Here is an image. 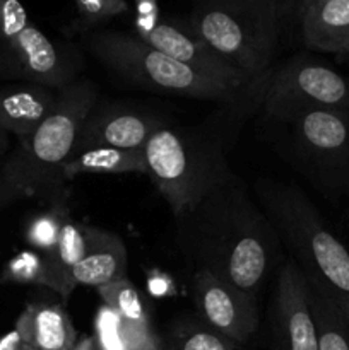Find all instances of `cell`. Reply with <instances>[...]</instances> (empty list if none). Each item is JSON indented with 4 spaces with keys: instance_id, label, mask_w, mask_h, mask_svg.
I'll use <instances>...</instances> for the list:
<instances>
[{
    "instance_id": "6da1fadb",
    "label": "cell",
    "mask_w": 349,
    "mask_h": 350,
    "mask_svg": "<svg viewBox=\"0 0 349 350\" xmlns=\"http://www.w3.org/2000/svg\"><path fill=\"white\" fill-rule=\"evenodd\" d=\"M174 228L178 248L195 270H207L252 296L279 255L272 222L236 173L174 215Z\"/></svg>"
},
{
    "instance_id": "7a4b0ae2",
    "label": "cell",
    "mask_w": 349,
    "mask_h": 350,
    "mask_svg": "<svg viewBox=\"0 0 349 350\" xmlns=\"http://www.w3.org/2000/svg\"><path fill=\"white\" fill-rule=\"evenodd\" d=\"M98 89L88 79H77L58 89L53 111L0 166V208L21 198L65 202L62 166L75 152L79 133L96 106Z\"/></svg>"
},
{
    "instance_id": "3957f363",
    "label": "cell",
    "mask_w": 349,
    "mask_h": 350,
    "mask_svg": "<svg viewBox=\"0 0 349 350\" xmlns=\"http://www.w3.org/2000/svg\"><path fill=\"white\" fill-rule=\"evenodd\" d=\"M260 207L308 284L318 287L349 321V252L307 195L293 185L262 180L255 185Z\"/></svg>"
},
{
    "instance_id": "277c9868",
    "label": "cell",
    "mask_w": 349,
    "mask_h": 350,
    "mask_svg": "<svg viewBox=\"0 0 349 350\" xmlns=\"http://www.w3.org/2000/svg\"><path fill=\"white\" fill-rule=\"evenodd\" d=\"M283 19L274 0H195L188 27L266 92Z\"/></svg>"
},
{
    "instance_id": "5b68a950",
    "label": "cell",
    "mask_w": 349,
    "mask_h": 350,
    "mask_svg": "<svg viewBox=\"0 0 349 350\" xmlns=\"http://www.w3.org/2000/svg\"><path fill=\"white\" fill-rule=\"evenodd\" d=\"M144 156L146 174L173 215L194 207L235 174L218 140L166 122L154 130Z\"/></svg>"
},
{
    "instance_id": "8992f818",
    "label": "cell",
    "mask_w": 349,
    "mask_h": 350,
    "mask_svg": "<svg viewBox=\"0 0 349 350\" xmlns=\"http://www.w3.org/2000/svg\"><path fill=\"white\" fill-rule=\"evenodd\" d=\"M86 46L106 68L151 91L229 105L245 103L248 98H253L197 74L187 65L147 44L135 34L106 29L92 31L86 36Z\"/></svg>"
},
{
    "instance_id": "52a82bcc",
    "label": "cell",
    "mask_w": 349,
    "mask_h": 350,
    "mask_svg": "<svg viewBox=\"0 0 349 350\" xmlns=\"http://www.w3.org/2000/svg\"><path fill=\"white\" fill-rule=\"evenodd\" d=\"M262 105L267 115L279 122L301 109L349 115V81L320 62L294 57L270 74Z\"/></svg>"
},
{
    "instance_id": "ba28073f",
    "label": "cell",
    "mask_w": 349,
    "mask_h": 350,
    "mask_svg": "<svg viewBox=\"0 0 349 350\" xmlns=\"http://www.w3.org/2000/svg\"><path fill=\"white\" fill-rule=\"evenodd\" d=\"M82 55L74 44L48 38L33 23L0 38V77L58 91L79 79Z\"/></svg>"
},
{
    "instance_id": "9c48e42d",
    "label": "cell",
    "mask_w": 349,
    "mask_h": 350,
    "mask_svg": "<svg viewBox=\"0 0 349 350\" xmlns=\"http://www.w3.org/2000/svg\"><path fill=\"white\" fill-rule=\"evenodd\" d=\"M291 126L301 156L332 188H349V115L301 109L283 120Z\"/></svg>"
},
{
    "instance_id": "30bf717a",
    "label": "cell",
    "mask_w": 349,
    "mask_h": 350,
    "mask_svg": "<svg viewBox=\"0 0 349 350\" xmlns=\"http://www.w3.org/2000/svg\"><path fill=\"white\" fill-rule=\"evenodd\" d=\"M197 317L202 321L243 345L259 327L255 296L218 279L207 270H194L192 280Z\"/></svg>"
},
{
    "instance_id": "8fae6325",
    "label": "cell",
    "mask_w": 349,
    "mask_h": 350,
    "mask_svg": "<svg viewBox=\"0 0 349 350\" xmlns=\"http://www.w3.org/2000/svg\"><path fill=\"white\" fill-rule=\"evenodd\" d=\"M139 38L156 50L166 53L168 57L190 67L197 74L262 101V92L253 91L246 79L214 48L202 41L188 26H180L174 21H166L161 17L153 31Z\"/></svg>"
},
{
    "instance_id": "7c38bea8",
    "label": "cell",
    "mask_w": 349,
    "mask_h": 350,
    "mask_svg": "<svg viewBox=\"0 0 349 350\" xmlns=\"http://www.w3.org/2000/svg\"><path fill=\"white\" fill-rule=\"evenodd\" d=\"M272 334L276 350H318L310 289L293 260H287L277 275Z\"/></svg>"
},
{
    "instance_id": "4fadbf2b",
    "label": "cell",
    "mask_w": 349,
    "mask_h": 350,
    "mask_svg": "<svg viewBox=\"0 0 349 350\" xmlns=\"http://www.w3.org/2000/svg\"><path fill=\"white\" fill-rule=\"evenodd\" d=\"M161 118L122 106H94L79 133L77 150L112 147L142 152Z\"/></svg>"
},
{
    "instance_id": "5bb4252c",
    "label": "cell",
    "mask_w": 349,
    "mask_h": 350,
    "mask_svg": "<svg viewBox=\"0 0 349 350\" xmlns=\"http://www.w3.org/2000/svg\"><path fill=\"white\" fill-rule=\"evenodd\" d=\"M57 99L58 91L31 82L0 89V130L17 140L29 137L53 111Z\"/></svg>"
},
{
    "instance_id": "9a60e30c",
    "label": "cell",
    "mask_w": 349,
    "mask_h": 350,
    "mask_svg": "<svg viewBox=\"0 0 349 350\" xmlns=\"http://www.w3.org/2000/svg\"><path fill=\"white\" fill-rule=\"evenodd\" d=\"M127 277V250L118 234L106 229L89 228L86 232V250L74 269L75 287H98Z\"/></svg>"
},
{
    "instance_id": "2e32d148",
    "label": "cell",
    "mask_w": 349,
    "mask_h": 350,
    "mask_svg": "<svg viewBox=\"0 0 349 350\" xmlns=\"http://www.w3.org/2000/svg\"><path fill=\"white\" fill-rule=\"evenodd\" d=\"M16 330L27 347L72 350L79 335L67 311L58 304L29 303L16 321Z\"/></svg>"
},
{
    "instance_id": "e0dca14e",
    "label": "cell",
    "mask_w": 349,
    "mask_h": 350,
    "mask_svg": "<svg viewBox=\"0 0 349 350\" xmlns=\"http://www.w3.org/2000/svg\"><path fill=\"white\" fill-rule=\"evenodd\" d=\"M86 232H88V226L67 215L53 248L44 255H40L41 270H43L41 286L50 287L65 299L75 289L72 273L84 255Z\"/></svg>"
},
{
    "instance_id": "ac0fdd59",
    "label": "cell",
    "mask_w": 349,
    "mask_h": 350,
    "mask_svg": "<svg viewBox=\"0 0 349 350\" xmlns=\"http://www.w3.org/2000/svg\"><path fill=\"white\" fill-rule=\"evenodd\" d=\"M307 46L341 55L349 38V0H311L300 14Z\"/></svg>"
},
{
    "instance_id": "d6986e66",
    "label": "cell",
    "mask_w": 349,
    "mask_h": 350,
    "mask_svg": "<svg viewBox=\"0 0 349 350\" xmlns=\"http://www.w3.org/2000/svg\"><path fill=\"white\" fill-rule=\"evenodd\" d=\"M142 173L146 174V156L144 150H122L112 147H92V149L77 150L62 166V176L70 181L82 174H123Z\"/></svg>"
},
{
    "instance_id": "ffe728a7",
    "label": "cell",
    "mask_w": 349,
    "mask_h": 350,
    "mask_svg": "<svg viewBox=\"0 0 349 350\" xmlns=\"http://www.w3.org/2000/svg\"><path fill=\"white\" fill-rule=\"evenodd\" d=\"M226 335L209 327L201 318H178L161 337V350H242Z\"/></svg>"
},
{
    "instance_id": "44dd1931",
    "label": "cell",
    "mask_w": 349,
    "mask_h": 350,
    "mask_svg": "<svg viewBox=\"0 0 349 350\" xmlns=\"http://www.w3.org/2000/svg\"><path fill=\"white\" fill-rule=\"evenodd\" d=\"M318 350H349V321L337 304L308 284Z\"/></svg>"
},
{
    "instance_id": "7402d4cb",
    "label": "cell",
    "mask_w": 349,
    "mask_h": 350,
    "mask_svg": "<svg viewBox=\"0 0 349 350\" xmlns=\"http://www.w3.org/2000/svg\"><path fill=\"white\" fill-rule=\"evenodd\" d=\"M96 291L103 299V304L112 310L123 325H137V327L149 325L142 297L127 277L98 287Z\"/></svg>"
},
{
    "instance_id": "603a6c76",
    "label": "cell",
    "mask_w": 349,
    "mask_h": 350,
    "mask_svg": "<svg viewBox=\"0 0 349 350\" xmlns=\"http://www.w3.org/2000/svg\"><path fill=\"white\" fill-rule=\"evenodd\" d=\"M67 215L68 212L65 202H57V204H51V208L48 212L33 215L29 219L24 236L31 248L36 250L38 255H44L53 248Z\"/></svg>"
},
{
    "instance_id": "cb8c5ba5",
    "label": "cell",
    "mask_w": 349,
    "mask_h": 350,
    "mask_svg": "<svg viewBox=\"0 0 349 350\" xmlns=\"http://www.w3.org/2000/svg\"><path fill=\"white\" fill-rule=\"evenodd\" d=\"M77 31H91L118 16L130 12L127 0H74Z\"/></svg>"
},
{
    "instance_id": "d4e9b609",
    "label": "cell",
    "mask_w": 349,
    "mask_h": 350,
    "mask_svg": "<svg viewBox=\"0 0 349 350\" xmlns=\"http://www.w3.org/2000/svg\"><path fill=\"white\" fill-rule=\"evenodd\" d=\"M41 256L38 253H21L14 256L3 269V280L19 284H38L41 286Z\"/></svg>"
},
{
    "instance_id": "484cf974",
    "label": "cell",
    "mask_w": 349,
    "mask_h": 350,
    "mask_svg": "<svg viewBox=\"0 0 349 350\" xmlns=\"http://www.w3.org/2000/svg\"><path fill=\"white\" fill-rule=\"evenodd\" d=\"M135 3V36H142L153 31L161 19L157 0H133Z\"/></svg>"
},
{
    "instance_id": "4316f807",
    "label": "cell",
    "mask_w": 349,
    "mask_h": 350,
    "mask_svg": "<svg viewBox=\"0 0 349 350\" xmlns=\"http://www.w3.org/2000/svg\"><path fill=\"white\" fill-rule=\"evenodd\" d=\"M274 2H276L277 10H279V16L284 23V19L300 16L305 3H307V0H274Z\"/></svg>"
},
{
    "instance_id": "83f0119b",
    "label": "cell",
    "mask_w": 349,
    "mask_h": 350,
    "mask_svg": "<svg viewBox=\"0 0 349 350\" xmlns=\"http://www.w3.org/2000/svg\"><path fill=\"white\" fill-rule=\"evenodd\" d=\"M26 347L27 345L24 344L16 328L3 335V337H0V350H26Z\"/></svg>"
},
{
    "instance_id": "f1b7e54d",
    "label": "cell",
    "mask_w": 349,
    "mask_h": 350,
    "mask_svg": "<svg viewBox=\"0 0 349 350\" xmlns=\"http://www.w3.org/2000/svg\"><path fill=\"white\" fill-rule=\"evenodd\" d=\"M341 55H348V57H349V38H348V40H346L344 46H342V50H341Z\"/></svg>"
},
{
    "instance_id": "f546056e",
    "label": "cell",
    "mask_w": 349,
    "mask_h": 350,
    "mask_svg": "<svg viewBox=\"0 0 349 350\" xmlns=\"http://www.w3.org/2000/svg\"><path fill=\"white\" fill-rule=\"evenodd\" d=\"M3 146H5V132H2V130H0V149H2Z\"/></svg>"
},
{
    "instance_id": "4dcf8cb0",
    "label": "cell",
    "mask_w": 349,
    "mask_h": 350,
    "mask_svg": "<svg viewBox=\"0 0 349 350\" xmlns=\"http://www.w3.org/2000/svg\"><path fill=\"white\" fill-rule=\"evenodd\" d=\"M26 350H40V349H33V347H26Z\"/></svg>"
},
{
    "instance_id": "1f68e13d",
    "label": "cell",
    "mask_w": 349,
    "mask_h": 350,
    "mask_svg": "<svg viewBox=\"0 0 349 350\" xmlns=\"http://www.w3.org/2000/svg\"><path fill=\"white\" fill-rule=\"evenodd\" d=\"M308 2H311V0H307V3H308ZM307 3H305V5H307Z\"/></svg>"
},
{
    "instance_id": "d6a6232c",
    "label": "cell",
    "mask_w": 349,
    "mask_h": 350,
    "mask_svg": "<svg viewBox=\"0 0 349 350\" xmlns=\"http://www.w3.org/2000/svg\"><path fill=\"white\" fill-rule=\"evenodd\" d=\"M123 350H129V349H123Z\"/></svg>"
},
{
    "instance_id": "836d02e7",
    "label": "cell",
    "mask_w": 349,
    "mask_h": 350,
    "mask_svg": "<svg viewBox=\"0 0 349 350\" xmlns=\"http://www.w3.org/2000/svg\"><path fill=\"white\" fill-rule=\"evenodd\" d=\"M348 190H349V188H348Z\"/></svg>"
},
{
    "instance_id": "e575fe53",
    "label": "cell",
    "mask_w": 349,
    "mask_h": 350,
    "mask_svg": "<svg viewBox=\"0 0 349 350\" xmlns=\"http://www.w3.org/2000/svg\"><path fill=\"white\" fill-rule=\"evenodd\" d=\"M242 350H243V349H242Z\"/></svg>"
}]
</instances>
